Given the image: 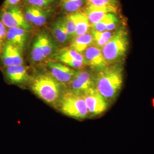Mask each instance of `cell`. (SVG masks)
Wrapping results in <instances>:
<instances>
[{"label":"cell","instance_id":"cell-1","mask_svg":"<svg viewBox=\"0 0 154 154\" xmlns=\"http://www.w3.org/2000/svg\"><path fill=\"white\" fill-rule=\"evenodd\" d=\"M123 81L122 68L118 65L107 67L94 78L95 88L109 103L117 98Z\"/></svg>","mask_w":154,"mask_h":154},{"label":"cell","instance_id":"cell-2","mask_svg":"<svg viewBox=\"0 0 154 154\" xmlns=\"http://www.w3.org/2000/svg\"><path fill=\"white\" fill-rule=\"evenodd\" d=\"M128 46L127 32L121 29L114 33L108 42L101 49L108 65L122 62L126 54Z\"/></svg>","mask_w":154,"mask_h":154},{"label":"cell","instance_id":"cell-3","mask_svg":"<svg viewBox=\"0 0 154 154\" xmlns=\"http://www.w3.org/2000/svg\"><path fill=\"white\" fill-rule=\"evenodd\" d=\"M32 88L34 93L48 103H54L61 97V86L53 77L41 74L36 77Z\"/></svg>","mask_w":154,"mask_h":154},{"label":"cell","instance_id":"cell-4","mask_svg":"<svg viewBox=\"0 0 154 154\" xmlns=\"http://www.w3.org/2000/svg\"><path fill=\"white\" fill-rule=\"evenodd\" d=\"M62 112L77 119H85L88 115V110L82 94L72 91L66 92L60 99Z\"/></svg>","mask_w":154,"mask_h":154},{"label":"cell","instance_id":"cell-5","mask_svg":"<svg viewBox=\"0 0 154 154\" xmlns=\"http://www.w3.org/2000/svg\"><path fill=\"white\" fill-rule=\"evenodd\" d=\"M0 21L6 28H18L26 31L31 29V25L26 20L20 7L14 6L2 8L0 11Z\"/></svg>","mask_w":154,"mask_h":154},{"label":"cell","instance_id":"cell-6","mask_svg":"<svg viewBox=\"0 0 154 154\" xmlns=\"http://www.w3.org/2000/svg\"><path fill=\"white\" fill-rule=\"evenodd\" d=\"M88 114L98 116L103 113L109 106V102L94 88L88 89L82 94Z\"/></svg>","mask_w":154,"mask_h":154},{"label":"cell","instance_id":"cell-7","mask_svg":"<svg viewBox=\"0 0 154 154\" xmlns=\"http://www.w3.org/2000/svg\"><path fill=\"white\" fill-rule=\"evenodd\" d=\"M1 61L5 67L23 65V60L20 48L5 42L1 50Z\"/></svg>","mask_w":154,"mask_h":154},{"label":"cell","instance_id":"cell-8","mask_svg":"<svg viewBox=\"0 0 154 154\" xmlns=\"http://www.w3.org/2000/svg\"><path fill=\"white\" fill-rule=\"evenodd\" d=\"M94 87V79L88 71H78L70 81L71 91L76 93L82 94Z\"/></svg>","mask_w":154,"mask_h":154},{"label":"cell","instance_id":"cell-9","mask_svg":"<svg viewBox=\"0 0 154 154\" xmlns=\"http://www.w3.org/2000/svg\"><path fill=\"white\" fill-rule=\"evenodd\" d=\"M52 77L61 83L69 82L72 81L77 71L69 66L55 62H49L48 63Z\"/></svg>","mask_w":154,"mask_h":154},{"label":"cell","instance_id":"cell-10","mask_svg":"<svg viewBox=\"0 0 154 154\" xmlns=\"http://www.w3.org/2000/svg\"><path fill=\"white\" fill-rule=\"evenodd\" d=\"M84 57L88 65L98 70L99 72L108 67V64L105 60L101 49L95 45H91L85 50Z\"/></svg>","mask_w":154,"mask_h":154},{"label":"cell","instance_id":"cell-11","mask_svg":"<svg viewBox=\"0 0 154 154\" xmlns=\"http://www.w3.org/2000/svg\"><path fill=\"white\" fill-rule=\"evenodd\" d=\"M116 11V6L88 5V7L84 11V13L88 18L89 22L92 25L100 21L107 14L115 13Z\"/></svg>","mask_w":154,"mask_h":154},{"label":"cell","instance_id":"cell-12","mask_svg":"<svg viewBox=\"0 0 154 154\" xmlns=\"http://www.w3.org/2000/svg\"><path fill=\"white\" fill-rule=\"evenodd\" d=\"M27 38V31L18 28H8L6 35L5 42L16 46L22 49Z\"/></svg>","mask_w":154,"mask_h":154},{"label":"cell","instance_id":"cell-13","mask_svg":"<svg viewBox=\"0 0 154 154\" xmlns=\"http://www.w3.org/2000/svg\"><path fill=\"white\" fill-rule=\"evenodd\" d=\"M6 77L12 83L23 82L28 77L27 69L23 65H14L5 67Z\"/></svg>","mask_w":154,"mask_h":154},{"label":"cell","instance_id":"cell-14","mask_svg":"<svg viewBox=\"0 0 154 154\" xmlns=\"http://www.w3.org/2000/svg\"><path fill=\"white\" fill-rule=\"evenodd\" d=\"M118 23V19L115 13H109L100 21L92 25L91 27L92 30L97 32H111L116 28Z\"/></svg>","mask_w":154,"mask_h":154},{"label":"cell","instance_id":"cell-15","mask_svg":"<svg viewBox=\"0 0 154 154\" xmlns=\"http://www.w3.org/2000/svg\"><path fill=\"white\" fill-rule=\"evenodd\" d=\"M93 37L92 33L88 32L83 35L72 38L70 48L82 54L89 46L93 44Z\"/></svg>","mask_w":154,"mask_h":154},{"label":"cell","instance_id":"cell-16","mask_svg":"<svg viewBox=\"0 0 154 154\" xmlns=\"http://www.w3.org/2000/svg\"><path fill=\"white\" fill-rule=\"evenodd\" d=\"M74 14L76 22V30L75 37L81 36L86 34L88 32L90 26H91V25L89 22L88 18L84 13L81 11H77L74 13Z\"/></svg>","mask_w":154,"mask_h":154},{"label":"cell","instance_id":"cell-17","mask_svg":"<svg viewBox=\"0 0 154 154\" xmlns=\"http://www.w3.org/2000/svg\"><path fill=\"white\" fill-rule=\"evenodd\" d=\"M53 33L56 39L61 44H64L69 39L64 19L56 21L52 26Z\"/></svg>","mask_w":154,"mask_h":154},{"label":"cell","instance_id":"cell-18","mask_svg":"<svg viewBox=\"0 0 154 154\" xmlns=\"http://www.w3.org/2000/svg\"><path fill=\"white\" fill-rule=\"evenodd\" d=\"M61 58H69L77 61H81L88 65L84 55H83L82 54L77 52L75 50L72 49L71 48H66L61 49L55 55L56 60Z\"/></svg>","mask_w":154,"mask_h":154},{"label":"cell","instance_id":"cell-19","mask_svg":"<svg viewBox=\"0 0 154 154\" xmlns=\"http://www.w3.org/2000/svg\"><path fill=\"white\" fill-rule=\"evenodd\" d=\"M41 49L45 59L51 54L54 50V46L49 36L46 34H40L38 35Z\"/></svg>","mask_w":154,"mask_h":154},{"label":"cell","instance_id":"cell-20","mask_svg":"<svg viewBox=\"0 0 154 154\" xmlns=\"http://www.w3.org/2000/svg\"><path fill=\"white\" fill-rule=\"evenodd\" d=\"M91 33L93 34L95 46L100 49H102L108 42L114 34V33L109 31L99 32L93 30H91Z\"/></svg>","mask_w":154,"mask_h":154},{"label":"cell","instance_id":"cell-21","mask_svg":"<svg viewBox=\"0 0 154 154\" xmlns=\"http://www.w3.org/2000/svg\"><path fill=\"white\" fill-rule=\"evenodd\" d=\"M83 4V0H62V2L63 9L71 14L78 11Z\"/></svg>","mask_w":154,"mask_h":154},{"label":"cell","instance_id":"cell-22","mask_svg":"<svg viewBox=\"0 0 154 154\" xmlns=\"http://www.w3.org/2000/svg\"><path fill=\"white\" fill-rule=\"evenodd\" d=\"M32 58L34 62H41L45 60L44 56L43 55L42 51L41 49L40 42L38 36L35 39L32 48Z\"/></svg>","mask_w":154,"mask_h":154},{"label":"cell","instance_id":"cell-23","mask_svg":"<svg viewBox=\"0 0 154 154\" xmlns=\"http://www.w3.org/2000/svg\"><path fill=\"white\" fill-rule=\"evenodd\" d=\"M64 20L69 39L74 38L76 30V22L74 13L68 15L64 18Z\"/></svg>","mask_w":154,"mask_h":154},{"label":"cell","instance_id":"cell-24","mask_svg":"<svg viewBox=\"0 0 154 154\" xmlns=\"http://www.w3.org/2000/svg\"><path fill=\"white\" fill-rule=\"evenodd\" d=\"M36 8V7H35ZM48 15V12L42 8H35V16L33 23L36 26H42L46 23Z\"/></svg>","mask_w":154,"mask_h":154},{"label":"cell","instance_id":"cell-25","mask_svg":"<svg viewBox=\"0 0 154 154\" xmlns=\"http://www.w3.org/2000/svg\"><path fill=\"white\" fill-rule=\"evenodd\" d=\"M116 4L117 0H88V5L95 6H116Z\"/></svg>","mask_w":154,"mask_h":154},{"label":"cell","instance_id":"cell-26","mask_svg":"<svg viewBox=\"0 0 154 154\" xmlns=\"http://www.w3.org/2000/svg\"><path fill=\"white\" fill-rule=\"evenodd\" d=\"M35 7L30 5L25 8L24 16L26 20L30 23H33L35 16Z\"/></svg>","mask_w":154,"mask_h":154},{"label":"cell","instance_id":"cell-27","mask_svg":"<svg viewBox=\"0 0 154 154\" xmlns=\"http://www.w3.org/2000/svg\"><path fill=\"white\" fill-rule=\"evenodd\" d=\"M30 5L36 8H42L46 7L53 3L54 0H27Z\"/></svg>","mask_w":154,"mask_h":154},{"label":"cell","instance_id":"cell-28","mask_svg":"<svg viewBox=\"0 0 154 154\" xmlns=\"http://www.w3.org/2000/svg\"><path fill=\"white\" fill-rule=\"evenodd\" d=\"M6 32L7 30L5 26L0 21V50L5 42Z\"/></svg>","mask_w":154,"mask_h":154},{"label":"cell","instance_id":"cell-29","mask_svg":"<svg viewBox=\"0 0 154 154\" xmlns=\"http://www.w3.org/2000/svg\"><path fill=\"white\" fill-rule=\"evenodd\" d=\"M21 0H5L2 8H8V7H11V6H16Z\"/></svg>","mask_w":154,"mask_h":154}]
</instances>
